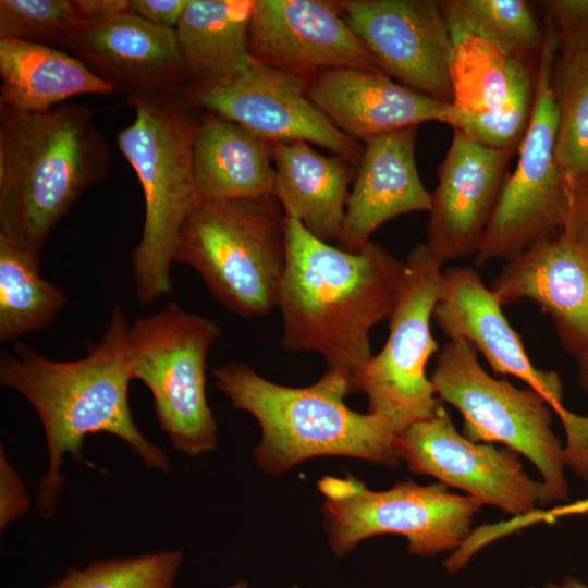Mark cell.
Segmentation results:
<instances>
[{
    "label": "cell",
    "instance_id": "cell-25",
    "mask_svg": "<svg viewBox=\"0 0 588 588\" xmlns=\"http://www.w3.org/2000/svg\"><path fill=\"white\" fill-rule=\"evenodd\" d=\"M0 105L24 112L45 111L79 95L113 93L63 49L7 37H0Z\"/></svg>",
    "mask_w": 588,
    "mask_h": 588
},
{
    "label": "cell",
    "instance_id": "cell-22",
    "mask_svg": "<svg viewBox=\"0 0 588 588\" xmlns=\"http://www.w3.org/2000/svg\"><path fill=\"white\" fill-rule=\"evenodd\" d=\"M546 5L559 40L552 68L556 160L573 196L588 182V0Z\"/></svg>",
    "mask_w": 588,
    "mask_h": 588
},
{
    "label": "cell",
    "instance_id": "cell-40",
    "mask_svg": "<svg viewBox=\"0 0 588 588\" xmlns=\"http://www.w3.org/2000/svg\"><path fill=\"white\" fill-rule=\"evenodd\" d=\"M543 588H588V586L577 578L566 576L560 584L548 583Z\"/></svg>",
    "mask_w": 588,
    "mask_h": 588
},
{
    "label": "cell",
    "instance_id": "cell-5",
    "mask_svg": "<svg viewBox=\"0 0 588 588\" xmlns=\"http://www.w3.org/2000/svg\"><path fill=\"white\" fill-rule=\"evenodd\" d=\"M135 119L117 135L144 195V225L132 253L136 295L151 305L172 293L171 267L181 230L200 201L192 173V142L198 117L183 95L125 101Z\"/></svg>",
    "mask_w": 588,
    "mask_h": 588
},
{
    "label": "cell",
    "instance_id": "cell-19",
    "mask_svg": "<svg viewBox=\"0 0 588 588\" xmlns=\"http://www.w3.org/2000/svg\"><path fill=\"white\" fill-rule=\"evenodd\" d=\"M502 306L476 269L456 266L442 272L441 294L432 318L450 340L469 342L494 372L526 382L558 413L564 407L561 378L555 371L532 365Z\"/></svg>",
    "mask_w": 588,
    "mask_h": 588
},
{
    "label": "cell",
    "instance_id": "cell-7",
    "mask_svg": "<svg viewBox=\"0 0 588 588\" xmlns=\"http://www.w3.org/2000/svg\"><path fill=\"white\" fill-rule=\"evenodd\" d=\"M219 334L216 322L173 302L128 329L132 378L150 391L156 419L172 446L192 457L218 446L206 396V358Z\"/></svg>",
    "mask_w": 588,
    "mask_h": 588
},
{
    "label": "cell",
    "instance_id": "cell-9",
    "mask_svg": "<svg viewBox=\"0 0 588 588\" xmlns=\"http://www.w3.org/2000/svg\"><path fill=\"white\" fill-rule=\"evenodd\" d=\"M543 33L531 121L517 150L515 169L475 255L477 267L499 259L507 261L539 240L560 233L568 215L572 193L556 160L559 119L552 87L559 40L549 15Z\"/></svg>",
    "mask_w": 588,
    "mask_h": 588
},
{
    "label": "cell",
    "instance_id": "cell-13",
    "mask_svg": "<svg viewBox=\"0 0 588 588\" xmlns=\"http://www.w3.org/2000/svg\"><path fill=\"white\" fill-rule=\"evenodd\" d=\"M396 450L413 473L434 476L515 516L552 502L543 481L527 475L516 452L460 434L443 406L397 436Z\"/></svg>",
    "mask_w": 588,
    "mask_h": 588
},
{
    "label": "cell",
    "instance_id": "cell-21",
    "mask_svg": "<svg viewBox=\"0 0 588 588\" xmlns=\"http://www.w3.org/2000/svg\"><path fill=\"white\" fill-rule=\"evenodd\" d=\"M417 127L382 134L367 140L352 189L338 247L358 252L387 221L405 213L429 211L431 193L418 174Z\"/></svg>",
    "mask_w": 588,
    "mask_h": 588
},
{
    "label": "cell",
    "instance_id": "cell-29",
    "mask_svg": "<svg viewBox=\"0 0 588 588\" xmlns=\"http://www.w3.org/2000/svg\"><path fill=\"white\" fill-rule=\"evenodd\" d=\"M451 38L452 106L471 115L494 110L506 97L514 59L480 35L457 34Z\"/></svg>",
    "mask_w": 588,
    "mask_h": 588
},
{
    "label": "cell",
    "instance_id": "cell-32",
    "mask_svg": "<svg viewBox=\"0 0 588 588\" xmlns=\"http://www.w3.org/2000/svg\"><path fill=\"white\" fill-rule=\"evenodd\" d=\"M83 27L73 0L0 1V37L62 47Z\"/></svg>",
    "mask_w": 588,
    "mask_h": 588
},
{
    "label": "cell",
    "instance_id": "cell-12",
    "mask_svg": "<svg viewBox=\"0 0 588 588\" xmlns=\"http://www.w3.org/2000/svg\"><path fill=\"white\" fill-rule=\"evenodd\" d=\"M308 77L254 61L234 78L191 84L196 108L233 121L269 143L316 144L358 167L364 146L339 130L306 94Z\"/></svg>",
    "mask_w": 588,
    "mask_h": 588
},
{
    "label": "cell",
    "instance_id": "cell-37",
    "mask_svg": "<svg viewBox=\"0 0 588 588\" xmlns=\"http://www.w3.org/2000/svg\"><path fill=\"white\" fill-rule=\"evenodd\" d=\"M560 233L569 236L588 253V182L573 194L568 215Z\"/></svg>",
    "mask_w": 588,
    "mask_h": 588
},
{
    "label": "cell",
    "instance_id": "cell-15",
    "mask_svg": "<svg viewBox=\"0 0 588 588\" xmlns=\"http://www.w3.org/2000/svg\"><path fill=\"white\" fill-rule=\"evenodd\" d=\"M249 50L258 62L306 77L335 69L382 72L336 1L255 0Z\"/></svg>",
    "mask_w": 588,
    "mask_h": 588
},
{
    "label": "cell",
    "instance_id": "cell-38",
    "mask_svg": "<svg viewBox=\"0 0 588 588\" xmlns=\"http://www.w3.org/2000/svg\"><path fill=\"white\" fill-rule=\"evenodd\" d=\"M83 28L130 10L128 0H73Z\"/></svg>",
    "mask_w": 588,
    "mask_h": 588
},
{
    "label": "cell",
    "instance_id": "cell-18",
    "mask_svg": "<svg viewBox=\"0 0 588 588\" xmlns=\"http://www.w3.org/2000/svg\"><path fill=\"white\" fill-rule=\"evenodd\" d=\"M490 289L502 305L535 302L568 354L588 352V253L566 234L541 238L509 259Z\"/></svg>",
    "mask_w": 588,
    "mask_h": 588
},
{
    "label": "cell",
    "instance_id": "cell-4",
    "mask_svg": "<svg viewBox=\"0 0 588 588\" xmlns=\"http://www.w3.org/2000/svg\"><path fill=\"white\" fill-rule=\"evenodd\" d=\"M217 389L235 409L256 418L261 441L258 466L281 475L316 456L340 455L388 466L400 460L397 433L384 416L354 412L344 403L355 390L353 373L328 368L314 384L292 388L271 382L240 362L211 367Z\"/></svg>",
    "mask_w": 588,
    "mask_h": 588
},
{
    "label": "cell",
    "instance_id": "cell-33",
    "mask_svg": "<svg viewBox=\"0 0 588 588\" xmlns=\"http://www.w3.org/2000/svg\"><path fill=\"white\" fill-rule=\"evenodd\" d=\"M585 513H588V499L548 510H535L505 522L480 526L471 531L470 541L475 548L481 549L493 540L532 524L542 522L552 523L561 517Z\"/></svg>",
    "mask_w": 588,
    "mask_h": 588
},
{
    "label": "cell",
    "instance_id": "cell-23",
    "mask_svg": "<svg viewBox=\"0 0 588 588\" xmlns=\"http://www.w3.org/2000/svg\"><path fill=\"white\" fill-rule=\"evenodd\" d=\"M272 144L240 124L206 111L192 142V173L200 200L273 195Z\"/></svg>",
    "mask_w": 588,
    "mask_h": 588
},
{
    "label": "cell",
    "instance_id": "cell-31",
    "mask_svg": "<svg viewBox=\"0 0 588 588\" xmlns=\"http://www.w3.org/2000/svg\"><path fill=\"white\" fill-rule=\"evenodd\" d=\"M183 559L180 550H164L95 560L82 569L69 568L47 588H174Z\"/></svg>",
    "mask_w": 588,
    "mask_h": 588
},
{
    "label": "cell",
    "instance_id": "cell-8",
    "mask_svg": "<svg viewBox=\"0 0 588 588\" xmlns=\"http://www.w3.org/2000/svg\"><path fill=\"white\" fill-rule=\"evenodd\" d=\"M430 381L438 397L463 416L467 439L500 442L525 455L541 474L552 501L568 498L564 449L551 429L552 407L539 392L490 376L465 340H450L441 348Z\"/></svg>",
    "mask_w": 588,
    "mask_h": 588
},
{
    "label": "cell",
    "instance_id": "cell-17",
    "mask_svg": "<svg viewBox=\"0 0 588 588\" xmlns=\"http://www.w3.org/2000/svg\"><path fill=\"white\" fill-rule=\"evenodd\" d=\"M61 48L108 83L124 101L180 94L193 77L175 29L125 11L75 33Z\"/></svg>",
    "mask_w": 588,
    "mask_h": 588
},
{
    "label": "cell",
    "instance_id": "cell-34",
    "mask_svg": "<svg viewBox=\"0 0 588 588\" xmlns=\"http://www.w3.org/2000/svg\"><path fill=\"white\" fill-rule=\"evenodd\" d=\"M30 507L23 479L0 445V530L24 516Z\"/></svg>",
    "mask_w": 588,
    "mask_h": 588
},
{
    "label": "cell",
    "instance_id": "cell-24",
    "mask_svg": "<svg viewBox=\"0 0 588 588\" xmlns=\"http://www.w3.org/2000/svg\"><path fill=\"white\" fill-rule=\"evenodd\" d=\"M272 157L273 196L285 217L298 221L319 240L336 241L356 166L338 156L319 154L305 142L272 143Z\"/></svg>",
    "mask_w": 588,
    "mask_h": 588
},
{
    "label": "cell",
    "instance_id": "cell-30",
    "mask_svg": "<svg viewBox=\"0 0 588 588\" xmlns=\"http://www.w3.org/2000/svg\"><path fill=\"white\" fill-rule=\"evenodd\" d=\"M537 69L538 63L514 59L503 102L494 110L477 115L455 109L451 127L486 147L516 152L531 121Z\"/></svg>",
    "mask_w": 588,
    "mask_h": 588
},
{
    "label": "cell",
    "instance_id": "cell-26",
    "mask_svg": "<svg viewBox=\"0 0 588 588\" xmlns=\"http://www.w3.org/2000/svg\"><path fill=\"white\" fill-rule=\"evenodd\" d=\"M255 0H189L175 35L192 84L228 82L255 59L249 24Z\"/></svg>",
    "mask_w": 588,
    "mask_h": 588
},
{
    "label": "cell",
    "instance_id": "cell-2",
    "mask_svg": "<svg viewBox=\"0 0 588 588\" xmlns=\"http://www.w3.org/2000/svg\"><path fill=\"white\" fill-rule=\"evenodd\" d=\"M285 234L280 346L318 353L328 368L354 373L373 355L370 331L391 314L404 261L373 242L346 252L290 218Z\"/></svg>",
    "mask_w": 588,
    "mask_h": 588
},
{
    "label": "cell",
    "instance_id": "cell-35",
    "mask_svg": "<svg viewBox=\"0 0 588 588\" xmlns=\"http://www.w3.org/2000/svg\"><path fill=\"white\" fill-rule=\"evenodd\" d=\"M567 436L564 462L587 479L588 477V417L571 413L565 407L556 413Z\"/></svg>",
    "mask_w": 588,
    "mask_h": 588
},
{
    "label": "cell",
    "instance_id": "cell-39",
    "mask_svg": "<svg viewBox=\"0 0 588 588\" xmlns=\"http://www.w3.org/2000/svg\"><path fill=\"white\" fill-rule=\"evenodd\" d=\"M578 362V382L581 389L588 392V352L577 357Z\"/></svg>",
    "mask_w": 588,
    "mask_h": 588
},
{
    "label": "cell",
    "instance_id": "cell-36",
    "mask_svg": "<svg viewBox=\"0 0 588 588\" xmlns=\"http://www.w3.org/2000/svg\"><path fill=\"white\" fill-rule=\"evenodd\" d=\"M189 0H132L130 11L167 28L175 29Z\"/></svg>",
    "mask_w": 588,
    "mask_h": 588
},
{
    "label": "cell",
    "instance_id": "cell-3",
    "mask_svg": "<svg viewBox=\"0 0 588 588\" xmlns=\"http://www.w3.org/2000/svg\"><path fill=\"white\" fill-rule=\"evenodd\" d=\"M110 164L88 106L24 112L0 105V232L40 255L53 228Z\"/></svg>",
    "mask_w": 588,
    "mask_h": 588
},
{
    "label": "cell",
    "instance_id": "cell-14",
    "mask_svg": "<svg viewBox=\"0 0 588 588\" xmlns=\"http://www.w3.org/2000/svg\"><path fill=\"white\" fill-rule=\"evenodd\" d=\"M336 4L383 73L452 105L453 41L439 1L340 0Z\"/></svg>",
    "mask_w": 588,
    "mask_h": 588
},
{
    "label": "cell",
    "instance_id": "cell-11",
    "mask_svg": "<svg viewBox=\"0 0 588 588\" xmlns=\"http://www.w3.org/2000/svg\"><path fill=\"white\" fill-rule=\"evenodd\" d=\"M332 552L343 556L360 541L383 534L406 537L415 555L456 550L467 538L473 516L483 505L471 495L448 491L443 483L399 482L389 490H369L352 475L318 481Z\"/></svg>",
    "mask_w": 588,
    "mask_h": 588
},
{
    "label": "cell",
    "instance_id": "cell-16",
    "mask_svg": "<svg viewBox=\"0 0 588 588\" xmlns=\"http://www.w3.org/2000/svg\"><path fill=\"white\" fill-rule=\"evenodd\" d=\"M512 156L453 130L431 193L424 243L442 265L478 252L509 177Z\"/></svg>",
    "mask_w": 588,
    "mask_h": 588
},
{
    "label": "cell",
    "instance_id": "cell-10",
    "mask_svg": "<svg viewBox=\"0 0 588 588\" xmlns=\"http://www.w3.org/2000/svg\"><path fill=\"white\" fill-rule=\"evenodd\" d=\"M442 267L424 243L411 249L388 318L387 341L353 373L355 390L367 395L369 412L389 419L397 436L442 407L426 376L427 363L438 352L430 320L441 294Z\"/></svg>",
    "mask_w": 588,
    "mask_h": 588
},
{
    "label": "cell",
    "instance_id": "cell-28",
    "mask_svg": "<svg viewBox=\"0 0 588 588\" xmlns=\"http://www.w3.org/2000/svg\"><path fill=\"white\" fill-rule=\"evenodd\" d=\"M450 35L476 34L501 46L512 58L538 63L543 27L524 0H441Z\"/></svg>",
    "mask_w": 588,
    "mask_h": 588
},
{
    "label": "cell",
    "instance_id": "cell-20",
    "mask_svg": "<svg viewBox=\"0 0 588 588\" xmlns=\"http://www.w3.org/2000/svg\"><path fill=\"white\" fill-rule=\"evenodd\" d=\"M307 96L343 133L367 140L425 122L451 126L456 110L380 71L335 69L308 77Z\"/></svg>",
    "mask_w": 588,
    "mask_h": 588
},
{
    "label": "cell",
    "instance_id": "cell-6",
    "mask_svg": "<svg viewBox=\"0 0 588 588\" xmlns=\"http://www.w3.org/2000/svg\"><path fill=\"white\" fill-rule=\"evenodd\" d=\"M285 221L273 195L200 200L181 230L174 262L195 269L230 311L266 316L278 307L285 271Z\"/></svg>",
    "mask_w": 588,
    "mask_h": 588
},
{
    "label": "cell",
    "instance_id": "cell-1",
    "mask_svg": "<svg viewBox=\"0 0 588 588\" xmlns=\"http://www.w3.org/2000/svg\"><path fill=\"white\" fill-rule=\"evenodd\" d=\"M128 329L122 308L115 305L101 339L88 344L82 358L53 360L22 341L14 343L11 353H1L0 383L28 401L45 431L48 466L36 495V509L45 519H52L57 513L64 482L60 473L64 456L95 468L83 452L88 436L112 434L147 469L166 475L172 471L168 456L133 419L128 402L133 379L127 356Z\"/></svg>",
    "mask_w": 588,
    "mask_h": 588
},
{
    "label": "cell",
    "instance_id": "cell-27",
    "mask_svg": "<svg viewBox=\"0 0 588 588\" xmlns=\"http://www.w3.org/2000/svg\"><path fill=\"white\" fill-rule=\"evenodd\" d=\"M40 255L0 232V341L47 329L66 297L40 274Z\"/></svg>",
    "mask_w": 588,
    "mask_h": 588
},
{
    "label": "cell",
    "instance_id": "cell-41",
    "mask_svg": "<svg viewBox=\"0 0 588 588\" xmlns=\"http://www.w3.org/2000/svg\"><path fill=\"white\" fill-rule=\"evenodd\" d=\"M247 587L248 586L245 581H237L228 588H247Z\"/></svg>",
    "mask_w": 588,
    "mask_h": 588
}]
</instances>
